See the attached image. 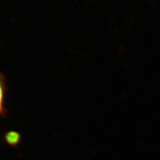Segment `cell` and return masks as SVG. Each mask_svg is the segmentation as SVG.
<instances>
[{"label":"cell","mask_w":160,"mask_h":160,"mask_svg":"<svg viewBox=\"0 0 160 160\" xmlns=\"http://www.w3.org/2000/svg\"><path fill=\"white\" fill-rule=\"evenodd\" d=\"M6 90V81L4 76L0 73V116L4 112V98Z\"/></svg>","instance_id":"6da1fadb"},{"label":"cell","mask_w":160,"mask_h":160,"mask_svg":"<svg viewBox=\"0 0 160 160\" xmlns=\"http://www.w3.org/2000/svg\"><path fill=\"white\" fill-rule=\"evenodd\" d=\"M5 139L6 143L11 146L15 147L18 145L20 142V135L16 132L11 131L6 134Z\"/></svg>","instance_id":"7a4b0ae2"}]
</instances>
